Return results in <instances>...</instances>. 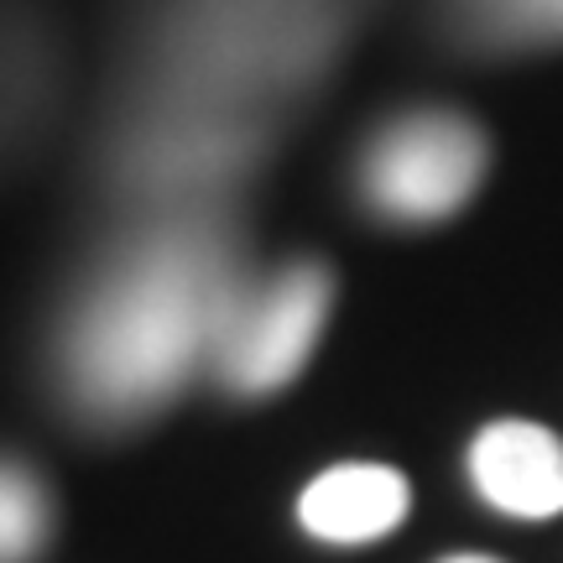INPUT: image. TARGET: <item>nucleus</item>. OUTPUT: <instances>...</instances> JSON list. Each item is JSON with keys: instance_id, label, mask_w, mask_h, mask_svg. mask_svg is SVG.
Here are the masks:
<instances>
[{"instance_id": "nucleus-1", "label": "nucleus", "mask_w": 563, "mask_h": 563, "mask_svg": "<svg viewBox=\"0 0 563 563\" xmlns=\"http://www.w3.org/2000/svg\"><path fill=\"white\" fill-rule=\"evenodd\" d=\"M245 298L241 256L214 220L146 230L84 298L68 329V382L95 418H141L214 355Z\"/></svg>"}, {"instance_id": "nucleus-2", "label": "nucleus", "mask_w": 563, "mask_h": 563, "mask_svg": "<svg viewBox=\"0 0 563 563\" xmlns=\"http://www.w3.org/2000/svg\"><path fill=\"white\" fill-rule=\"evenodd\" d=\"M344 16V0H178L162 63L183 89V115H214L230 95L251 100L302 84L334 53Z\"/></svg>"}, {"instance_id": "nucleus-3", "label": "nucleus", "mask_w": 563, "mask_h": 563, "mask_svg": "<svg viewBox=\"0 0 563 563\" xmlns=\"http://www.w3.org/2000/svg\"><path fill=\"white\" fill-rule=\"evenodd\" d=\"M490 146L464 115L418 110L391 121L361 157V194L386 220H449L485 178Z\"/></svg>"}, {"instance_id": "nucleus-4", "label": "nucleus", "mask_w": 563, "mask_h": 563, "mask_svg": "<svg viewBox=\"0 0 563 563\" xmlns=\"http://www.w3.org/2000/svg\"><path fill=\"white\" fill-rule=\"evenodd\" d=\"M329 308H334V272L323 262H292L262 287H245L214 350L220 382L241 397L282 391L319 350Z\"/></svg>"}, {"instance_id": "nucleus-5", "label": "nucleus", "mask_w": 563, "mask_h": 563, "mask_svg": "<svg viewBox=\"0 0 563 563\" xmlns=\"http://www.w3.org/2000/svg\"><path fill=\"white\" fill-rule=\"evenodd\" d=\"M470 481L506 517L548 522L563 511V443L543 422L506 418L470 443Z\"/></svg>"}, {"instance_id": "nucleus-6", "label": "nucleus", "mask_w": 563, "mask_h": 563, "mask_svg": "<svg viewBox=\"0 0 563 563\" xmlns=\"http://www.w3.org/2000/svg\"><path fill=\"white\" fill-rule=\"evenodd\" d=\"M412 506V485L391 464H334L302 490L298 522L319 543H376L391 527H402Z\"/></svg>"}, {"instance_id": "nucleus-7", "label": "nucleus", "mask_w": 563, "mask_h": 563, "mask_svg": "<svg viewBox=\"0 0 563 563\" xmlns=\"http://www.w3.org/2000/svg\"><path fill=\"white\" fill-rule=\"evenodd\" d=\"M460 26L481 42H559L563 0H449Z\"/></svg>"}, {"instance_id": "nucleus-8", "label": "nucleus", "mask_w": 563, "mask_h": 563, "mask_svg": "<svg viewBox=\"0 0 563 563\" xmlns=\"http://www.w3.org/2000/svg\"><path fill=\"white\" fill-rule=\"evenodd\" d=\"M53 506L32 470L0 460V563H32L47 543Z\"/></svg>"}, {"instance_id": "nucleus-9", "label": "nucleus", "mask_w": 563, "mask_h": 563, "mask_svg": "<svg viewBox=\"0 0 563 563\" xmlns=\"http://www.w3.org/2000/svg\"><path fill=\"white\" fill-rule=\"evenodd\" d=\"M443 563H496V559H481V553H460V559H443Z\"/></svg>"}]
</instances>
